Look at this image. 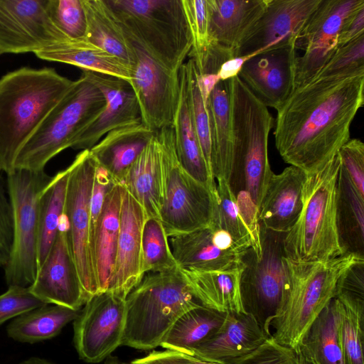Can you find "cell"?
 <instances>
[{"label":"cell","mask_w":364,"mask_h":364,"mask_svg":"<svg viewBox=\"0 0 364 364\" xmlns=\"http://www.w3.org/2000/svg\"><path fill=\"white\" fill-rule=\"evenodd\" d=\"M232 161L228 184L236 200L250 199L259 210L273 174L268 138L274 119L237 77L230 79Z\"/></svg>","instance_id":"3957f363"},{"label":"cell","mask_w":364,"mask_h":364,"mask_svg":"<svg viewBox=\"0 0 364 364\" xmlns=\"http://www.w3.org/2000/svg\"><path fill=\"white\" fill-rule=\"evenodd\" d=\"M156 132L144 125L139 118L107 133L90 152L97 164L120 184L132 164Z\"/></svg>","instance_id":"484cf974"},{"label":"cell","mask_w":364,"mask_h":364,"mask_svg":"<svg viewBox=\"0 0 364 364\" xmlns=\"http://www.w3.org/2000/svg\"><path fill=\"white\" fill-rule=\"evenodd\" d=\"M46 304H48L31 293L28 287H9L8 290L0 295V326L24 312Z\"/></svg>","instance_id":"bcb514c9"},{"label":"cell","mask_w":364,"mask_h":364,"mask_svg":"<svg viewBox=\"0 0 364 364\" xmlns=\"http://www.w3.org/2000/svg\"><path fill=\"white\" fill-rule=\"evenodd\" d=\"M18 364H53V363H50V361H48L46 359H43V358H37V357H33V358L26 359V360L19 363Z\"/></svg>","instance_id":"11a10c76"},{"label":"cell","mask_w":364,"mask_h":364,"mask_svg":"<svg viewBox=\"0 0 364 364\" xmlns=\"http://www.w3.org/2000/svg\"><path fill=\"white\" fill-rule=\"evenodd\" d=\"M227 313L203 305L182 314L171 327L159 346L190 354L200 344L213 336L223 325Z\"/></svg>","instance_id":"d590c367"},{"label":"cell","mask_w":364,"mask_h":364,"mask_svg":"<svg viewBox=\"0 0 364 364\" xmlns=\"http://www.w3.org/2000/svg\"><path fill=\"white\" fill-rule=\"evenodd\" d=\"M104 364H131V363L121 362L117 357L109 355L106 358V360L104 363Z\"/></svg>","instance_id":"6f0895ef"},{"label":"cell","mask_w":364,"mask_h":364,"mask_svg":"<svg viewBox=\"0 0 364 364\" xmlns=\"http://www.w3.org/2000/svg\"><path fill=\"white\" fill-rule=\"evenodd\" d=\"M214 195L215 208L210 225L226 231L240 244L260 249L259 235H255L245 222L226 181H218Z\"/></svg>","instance_id":"f35d334b"},{"label":"cell","mask_w":364,"mask_h":364,"mask_svg":"<svg viewBox=\"0 0 364 364\" xmlns=\"http://www.w3.org/2000/svg\"><path fill=\"white\" fill-rule=\"evenodd\" d=\"M40 59L75 65L82 70L110 75L131 85L133 68L85 38L65 41L35 53Z\"/></svg>","instance_id":"f1b7e54d"},{"label":"cell","mask_w":364,"mask_h":364,"mask_svg":"<svg viewBox=\"0 0 364 364\" xmlns=\"http://www.w3.org/2000/svg\"><path fill=\"white\" fill-rule=\"evenodd\" d=\"M156 134L132 164L120 184L141 205L146 218L160 220L163 177Z\"/></svg>","instance_id":"83f0119b"},{"label":"cell","mask_w":364,"mask_h":364,"mask_svg":"<svg viewBox=\"0 0 364 364\" xmlns=\"http://www.w3.org/2000/svg\"><path fill=\"white\" fill-rule=\"evenodd\" d=\"M212 141L211 169L215 179L228 183L232 161L230 79L219 80L207 99Z\"/></svg>","instance_id":"f546056e"},{"label":"cell","mask_w":364,"mask_h":364,"mask_svg":"<svg viewBox=\"0 0 364 364\" xmlns=\"http://www.w3.org/2000/svg\"><path fill=\"white\" fill-rule=\"evenodd\" d=\"M116 183H117L110 177L107 171L97 164L90 198V236L91 250L94 230L97 218L102 209L105 197Z\"/></svg>","instance_id":"681fc988"},{"label":"cell","mask_w":364,"mask_h":364,"mask_svg":"<svg viewBox=\"0 0 364 364\" xmlns=\"http://www.w3.org/2000/svg\"><path fill=\"white\" fill-rule=\"evenodd\" d=\"M122 346L139 350L159 346L176 320L202 305L178 267L145 274L125 299Z\"/></svg>","instance_id":"5b68a950"},{"label":"cell","mask_w":364,"mask_h":364,"mask_svg":"<svg viewBox=\"0 0 364 364\" xmlns=\"http://www.w3.org/2000/svg\"><path fill=\"white\" fill-rule=\"evenodd\" d=\"M284 235L259 225L260 249L250 247L242 258V308L269 336L270 325L279 309L287 279Z\"/></svg>","instance_id":"8fae6325"},{"label":"cell","mask_w":364,"mask_h":364,"mask_svg":"<svg viewBox=\"0 0 364 364\" xmlns=\"http://www.w3.org/2000/svg\"><path fill=\"white\" fill-rule=\"evenodd\" d=\"M131 41L136 55L131 85L138 101L141 120L154 131L172 126L180 100L178 73L162 66Z\"/></svg>","instance_id":"9a60e30c"},{"label":"cell","mask_w":364,"mask_h":364,"mask_svg":"<svg viewBox=\"0 0 364 364\" xmlns=\"http://www.w3.org/2000/svg\"><path fill=\"white\" fill-rule=\"evenodd\" d=\"M123 186L119 183L109 190L94 230L92 252L98 293L108 290L114 267Z\"/></svg>","instance_id":"4316f807"},{"label":"cell","mask_w":364,"mask_h":364,"mask_svg":"<svg viewBox=\"0 0 364 364\" xmlns=\"http://www.w3.org/2000/svg\"><path fill=\"white\" fill-rule=\"evenodd\" d=\"M82 75L103 94L106 105L102 113L75 140L72 148L90 150L111 130L140 118L138 101L129 82L110 75L82 70Z\"/></svg>","instance_id":"44dd1931"},{"label":"cell","mask_w":364,"mask_h":364,"mask_svg":"<svg viewBox=\"0 0 364 364\" xmlns=\"http://www.w3.org/2000/svg\"><path fill=\"white\" fill-rule=\"evenodd\" d=\"M341 311V337L347 364H364V300L337 294Z\"/></svg>","instance_id":"ab89813d"},{"label":"cell","mask_w":364,"mask_h":364,"mask_svg":"<svg viewBox=\"0 0 364 364\" xmlns=\"http://www.w3.org/2000/svg\"><path fill=\"white\" fill-rule=\"evenodd\" d=\"M28 289L32 294L48 304L80 309L87 301L70 249L64 215L54 243L38 267Z\"/></svg>","instance_id":"e0dca14e"},{"label":"cell","mask_w":364,"mask_h":364,"mask_svg":"<svg viewBox=\"0 0 364 364\" xmlns=\"http://www.w3.org/2000/svg\"><path fill=\"white\" fill-rule=\"evenodd\" d=\"M1 171H1V166H0V175H1Z\"/></svg>","instance_id":"680465c9"},{"label":"cell","mask_w":364,"mask_h":364,"mask_svg":"<svg viewBox=\"0 0 364 364\" xmlns=\"http://www.w3.org/2000/svg\"><path fill=\"white\" fill-rule=\"evenodd\" d=\"M105 105L101 91L81 75L21 148L14 170L44 171L51 159L72 148L79 135L102 113Z\"/></svg>","instance_id":"ba28073f"},{"label":"cell","mask_w":364,"mask_h":364,"mask_svg":"<svg viewBox=\"0 0 364 364\" xmlns=\"http://www.w3.org/2000/svg\"><path fill=\"white\" fill-rule=\"evenodd\" d=\"M129 39L151 58L178 73L192 38L181 0H105Z\"/></svg>","instance_id":"52a82bcc"},{"label":"cell","mask_w":364,"mask_h":364,"mask_svg":"<svg viewBox=\"0 0 364 364\" xmlns=\"http://www.w3.org/2000/svg\"><path fill=\"white\" fill-rule=\"evenodd\" d=\"M341 166L345 169L360 195L364 198V144L350 139L338 151Z\"/></svg>","instance_id":"7dc6e473"},{"label":"cell","mask_w":364,"mask_h":364,"mask_svg":"<svg viewBox=\"0 0 364 364\" xmlns=\"http://www.w3.org/2000/svg\"><path fill=\"white\" fill-rule=\"evenodd\" d=\"M341 165L337 153L321 169L307 173L302 210L284 237V254L289 260L326 262L344 254L339 245L336 214Z\"/></svg>","instance_id":"8992f818"},{"label":"cell","mask_w":364,"mask_h":364,"mask_svg":"<svg viewBox=\"0 0 364 364\" xmlns=\"http://www.w3.org/2000/svg\"><path fill=\"white\" fill-rule=\"evenodd\" d=\"M181 1L192 38L188 56L197 65L205 58L212 45L208 31L207 0Z\"/></svg>","instance_id":"b9f144b4"},{"label":"cell","mask_w":364,"mask_h":364,"mask_svg":"<svg viewBox=\"0 0 364 364\" xmlns=\"http://www.w3.org/2000/svg\"><path fill=\"white\" fill-rule=\"evenodd\" d=\"M296 352L297 355L298 364H318L315 360L306 356L300 350H297Z\"/></svg>","instance_id":"db71d44e"},{"label":"cell","mask_w":364,"mask_h":364,"mask_svg":"<svg viewBox=\"0 0 364 364\" xmlns=\"http://www.w3.org/2000/svg\"><path fill=\"white\" fill-rule=\"evenodd\" d=\"M96 166L90 150H82L75 156L70 165L63 210L70 249L87 301L98 293L90 236V198Z\"/></svg>","instance_id":"7c38bea8"},{"label":"cell","mask_w":364,"mask_h":364,"mask_svg":"<svg viewBox=\"0 0 364 364\" xmlns=\"http://www.w3.org/2000/svg\"><path fill=\"white\" fill-rule=\"evenodd\" d=\"M0 55H1V53H0Z\"/></svg>","instance_id":"91938a15"},{"label":"cell","mask_w":364,"mask_h":364,"mask_svg":"<svg viewBox=\"0 0 364 364\" xmlns=\"http://www.w3.org/2000/svg\"><path fill=\"white\" fill-rule=\"evenodd\" d=\"M146 218L143 208L123 186L117 255L107 291L125 299L143 278L141 234Z\"/></svg>","instance_id":"7402d4cb"},{"label":"cell","mask_w":364,"mask_h":364,"mask_svg":"<svg viewBox=\"0 0 364 364\" xmlns=\"http://www.w3.org/2000/svg\"><path fill=\"white\" fill-rule=\"evenodd\" d=\"M52 68L27 67L0 78V166L9 174L24 144L73 87Z\"/></svg>","instance_id":"7a4b0ae2"},{"label":"cell","mask_w":364,"mask_h":364,"mask_svg":"<svg viewBox=\"0 0 364 364\" xmlns=\"http://www.w3.org/2000/svg\"><path fill=\"white\" fill-rule=\"evenodd\" d=\"M70 166L52 176L43 191L38 207V267L48 254L63 215Z\"/></svg>","instance_id":"74e56055"},{"label":"cell","mask_w":364,"mask_h":364,"mask_svg":"<svg viewBox=\"0 0 364 364\" xmlns=\"http://www.w3.org/2000/svg\"><path fill=\"white\" fill-rule=\"evenodd\" d=\"M364 73L318 77L294 88L277 109V149L290 166L313 173L350 139V125L364 103Z\"/></svg>","instance_id":"6da1fadb"},{"label":"cell","mask_w":364,"mask_h":364,"mask_svg":"<svg viewBox=\"0 0 364 364\" xmlns=\"http://www.w3.org/2000/svg\"><path fill=\"white\" fill-rule=\"evenodd\" d=\"M223 364H298V360L294 349L270 336L252 352Z\"/></svg>","instance_id":"f6af8a7d"},{"label":"cell","mask_w":364,"mask_h":364,"mask_svg":"<svg viewBox=\"0 0 364 364\" xmlns=\"http://www.w3.org/2000/svg\"><path fill=\"white\" fill-rule=\"evenodd\" d=\"M80 309L46 304L12 319L6 328L9 338L21 343H35L53 338L79 315Z\"/></svg>","instance_id":"8d00e7d4"},{"label":"cell","mask_w":364,"mask_h":364,"mask_svg":"<svg viewBox=\"0 0 364 364\" xmlns=\"http://www.w3.org/2000/svg\"><path fill=\"white\" fill-rule=\"evenodd\" d=\"M51 178L45 171L15 169L6 174V184L14 223L12 252L4 268L9 287H28L36 277L39 200Z\"/></svg>","instance_id":"30bf717a"},{"label":"cell","mask_w":364,"mask_h":364,"mask_svg":"<svg viewBox=\"0 0 364 364\" xmlns=\"http://www.w3.org/2000/svg\"><path fill=\"white\" fill-rule=\"evenodd\" d=\"M186 355L191 364H218V363H215L203 360L201 359H199L196 357H194V356L188 355V354H186Z\"/></svg>","instance_id":"9f6ffc18"},{"label":"cell","mask_w":364,"mask_h":364,"mask_svg":"<svg viewBox=\"0 0 364 364\" xmlns=\"http://www.w3.org/2000/svg\"><path fill=\"white\" fill-rule=\"evenodd\" d=\"M306 178L305 171L293 166L273 173L259 208V224L274 232H289L303 208Z\"/></svg>","instance_id":"603a6c76"},{"label":"cell","mask_w":364,"mask_h":364,"mask_svg":"<svg viewBox=\"0 0 364 364\" xmlns=\"http://www.w3.org/2000/svg\"><path fill=\"white\" fill-rule=\"evenodd\" d=\"M297 58L295 46L263 51L246 58L237 77L262 104L277 110L294 89Z\"/></svg>","instance_id":"ffe728a7"},{"label":"cell","mask_w":364,"mask_h":364,"mask_svg":"<svg viewBox=\"0 0 364 364\" xmlns=\"http://www.w3.org/2000/svg\"><path fill=\"white\" fill-rule=\"evenodd\" d=\"M336 214L338 237L343 252L364 258V198L341 165Z\"/></svg>","instance_id":"836d02e7"},{"label":"cell","mask_w":364,"mask_h":364,"mask_svg":"<svg viewBox=\"0 0 364 364\" xmlns=\"http://www.w3.org/2000/svg\"><path fill=\"white\" fill-rule=\"evenodd\" d=\"M363 7L364 0H321L296 41L304 53L297 58L294 88L318 75L338 49L346 21Z\"/></svg>","instance_id":"4fadbf2b"},{"label":"cell","mask_w":364,"mask_h":364,"mask_svg":"<svg viewBox=\"0 0 364 364\" xmlns=\"http://www.w3.org/2000/svg\"><path fill=\"white\" fill-rule=\"evenodd\" d=\"M242 269L243 266L225 271L180 269L203 306L220 312L242 313L245 312L240 295Z\"/></svg>","instance_id":"1f68e13d"},{"label":"cell","mask_w":364,"mask_h":364,"mask_svg":"<svg viewBox=\"0 0 364 364\" xmlns=\"http://www.w3.org/2000/svg\"><path fill=\"white\" fill-rule=\"evenodd\" d=\"M86 18L85 38L132 68L136 55L131 40L105 0H82Z\"/></svg>","instance_id":"d6a6232c"},{"label":"cell","mask_w":364,"mask_h":364,"mask_svg":"<svg viewBox=\"0 0 364 364\" xmlns=\"http://www.w3.org/2000/svg\"><path fill=\"white\" fill-rule=\"evenodd\" d=\"M168 239L178 267L187 270L225 271L242 267V258L250 247L211 225Z\"/></svg>","instance_id":"ac0fdd59"},{"label":"cell","mask_w":364,"mask_h":364,"mask_svg":"<svg viewBox=\"0 0 364 364\" xmlns=\"http://www.w3.org/2000/svg\"><path fill=\"white\" fill-rule=\"evenodd\" d=\"M125 298L106 291L90 298L73 321V342L80 359L97 363L122 346Z\"/></svg>","instance_id":"5bb4252c"},{"label":"cell","mask_w":364,"mask_h":364,"mask_svg":"<svg viewBox=\"0 0 364 364\" xmlns=\"http://www.w3.org/2000/svg\"><path fill=\"white\" fill-rule=\"evenodd\" d=\"M267 0H207L212 43L235 53L262 15Z\"/></svg>","instance_id":"d4e9b609"},{"label":"cell","mask_w":364,"mask_h":364,"mask_svg":"<svg viewBox=\"0 0 364 364\" xmlns=\"http://www.w3.org/2000/svg\"><path fill=\"white\" fill-rule=\"evenodd\" d=\"M68 37L52 22L47 0H0V53L34 54Z\"/></svg>","instance_id":"2e32d148"},{"label":"cell","mask_w":364,"mask_h":364,"mask_svg":"<svg viewBox=\"0 0 364 364\" xmlns=\"http://www.w3.org/2000/svg\"><path fill=\"white\" fill-rule=\"evenodd\" d=\"M245 60L244 57H235L225 62L217 74L219 80H225L237 76Z\"/></svg>","instance_id":"f5cc1de1"},{"label":"cell","mask_w":364,"mask_h":364,"mask_svg":"<svg viewBox=\"0 0 364 364\" xmlns=\"http://www.w3.org/2000/svg\"><path fill=\"white\" fill-rule=\"evenodd\" d=\"M131 364H191L185 353L165 349L153 350L146 355L135 359Z\"/></svg>","instance_id":"816d5d0a"},{"label":"cell","mask_w":364,"mask_h":364,"mask_svg":"<svg viewBox=\"0 0 364 364\" xmlns=\"http://www.w3.org/2000/svg\"><path fill=\"white\" fill-rule=\"evenodd\" d=\"M364 73V35L336 50L314 78L341 77Z\"/></svg>","instance_id":"ee69618b"},{"label":"cell","mask_w":364,"mask_h":364,"mask_svg":"<svg viewBox=\"0 0 364 364\" xmlns=\"http://www.w3.org/2000/svg\"><path fill=\"white\" fill-rule=\"evenodd\" d=\"M363 259L347 253L326 262L298 263L287 258V279L279 309L270 325L271 337L296 351L312 323L336 296L341 277Z\"/></svg>","instance_id":"277c9868"},{"label":"cell","mask_w":364,"mask_h":364,"mask_svg":"<svg viewBox=\"0 0 364 364\" xmlns=\"http://www.w3.org/2000/svg\"><path fill=\"white\" fill-rule=\"evenodd\" d=\"M364 35V7L352 14L344 23L338 36V48Z\"/></svg>","instance_id":"f907efd6"},{"label":"cell","mask_w":364,"mask_h":364,"mask_svg":"<svg viewBox=\"0 0 364 364\" xmlns=\"http://www.w3.org/2000/svg\"><path fill=\"white\" fill-rule=\"evenodd\" d=\"M181 92L172 124L176 149L181 165L194 179L215 193L216 183L204 160L193 124L183 73L178 71Z\"/></svg>","instance_id":"4dcf8cb0"},{"label":"cell","mask_w":364,"mask_h":364,"mask_svg":"<svg viewBox=\"0 0 364 364\" xmlns=\"http://www.w3.org/2000/svg\"><path fill=\"white\" fill-rule=\"evenodd\" d=\"M178 267L168 238L159 219L146 218L141 234V272H162Z\"/></svg>","instance_id":"60d3db41"},{"label":"cell","mask_w":364,"mask_h":364,"mask_svg":"<svg viewBox=\"0 0 364 364\" xmlns=\"http://www.w3.org/2000/svg\"><path fill=\"white\" fill-rule=\"evenodd\" d=\"M47 11L54 25L68 37L85 38L87 24L82 0H47Z\"/></svg>","instance_id":"7bdbcfd3"},{"label":"cell","mask_w":364,"mask_h":364,"mask_svg":"<svg viewBox=\"0 0 364 364\" xmlns=\"http://www.w3.org/2000/svg\"><path fill=\"white\" fill-rule=\"evenodd\" d=\"M340 326V303L334 297L312 323L297 350L318 364H347Z\"/></svg>","instance_id":"e575fe53"},{"label":"cell","mask_w":364,"mask_h":364,"mask_svg":"<svg viewBox=\"0 0 364 364\" xmlns=\"http://www.w3.org/2000/svg\"><path fill=\"white\" fill-rule=\"evenodd\" d=\"M269 337L253 316L245 312L227 313L220 329L188 355L223 364L252 352Z\"/></svg>","instance_id":"cb8c5ba5"},{"label":"cell","mask_w":364,"mask_h":364,"mask_svg":"<svg viewBox=\"0 0 364 364\" xmlns=\"http://www.w3.org/2000/svg\"><path fill=\"white\" fill-rule=\"evenodd\" d=\"M0 175V267L4 268L10 259L13 247V212L7 188Z\"/></svg>","instance_id":"c3c4849f"},{"label":"cell","mask_w":364,"mask_h":364,"mask_svg":"<svg viewBox=\"0 0 364 364\" xmlns=\"http://www.w3.org/2000/svg\"><path fill=\"white\" fill-rule=\"evenodd\" d=\"M163 177L160 221L168 238L208 227L215 208V193L182 167L173 127L157 131Z\"/></svg>","instance_id":"9c48e42d"},{"label":"cell","mask_w":364,"mask_h":364,"mask_svg":"<svg viewBox=\"0 0 364 364\" xmlns=\"http://www.w3.org/2000/svg\"><path fill=\"white\" fill-rule=\"evenodd\" d=\"M321 0H267L266 8L236 51L247 58L257 53L288 46L296 41Z\"/></svg>","instance_id":"d6986e66"}]
</instances>
